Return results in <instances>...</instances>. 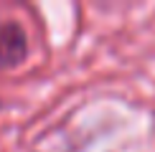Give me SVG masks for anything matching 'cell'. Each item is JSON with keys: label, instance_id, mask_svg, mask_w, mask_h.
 I'll return each instance as SVG.
<instances>
[{"label": "cell", "instance_id": "cell-1", "mask_svg": "<svg viewBox=\"0 0 155 152\" xmlns=\"http://www.w3.org/2000/svg\"><path fill=\"white\" fill-rule=\"evenodd\" d=\"M25 56H28V38L23 25H18L15 21L0 23V71L15 68L25 61Z\"/></svg>", "mask_w": 155, "mask_h": 152}]
</instances>
